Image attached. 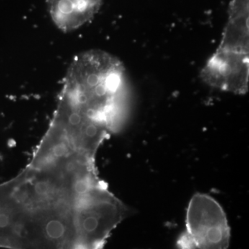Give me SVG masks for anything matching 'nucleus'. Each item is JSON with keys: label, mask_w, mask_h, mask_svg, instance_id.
I'll return each instance as SVG.
<instances>
[{"label": "nucleus", "mask_w": 249, "mask_h": 249, "mask_svg": "<svg viewBox=\"0 0 249 249\" xmlns=\"http://www.w3.org/2000/svg\"><path fill=\"white\" fill-rule=\"evenodd\" d=\"M201 77L210 86L244 94L248 91V53L233 51L218 52L204 67Z\"/></svg>", "instance_id": "4"}, {"label": "nucleus", "mask_w": 249, "mask_h": 249, "mask_svg": "<svg viewBox=\"0 0 249 249\" xmlns=\"http://www.w3.org/2000/svg\"><path fill=\"white\" fill-rule=\"evenodd\" d=\"M231 229L221 205L206 194L192 197L186 211V230L179 236V249H227Z\"/></svg>", "instance_id": "3"}, {"label": "nucleus", "mask_w": 249, "mask_h": 249, "mask_svg": "<svg viewBox=\"0 0 249 249\" xmlns=\"http://www.w3.org/2000/svg\"><path fill=\"white\" fill-rule=\"evenodd\" d=\"M0 212L8 249H101L116 219L98 174L59 162L28 163L0 183Z\"/></svg>", "instance_id": "1"}, {"label": "nucleus", "mask_w": 249, "mask_h": 249, "mask_svg": "<svg viewBox=\"0 0 249 249\" xmlns=\"http://www.w3.org/2000/svg\"><path fill=\"white\" fill-rule=\"evenodd\" d=\"M124 68L119 58L93 49L73 59L62 88L115 127L121 115Z\"/></svg>", "instance_id": "2"}, {"label": "nucleus", "mask_w": 249, "mask_h": 249, "mask_svg": "<svg viewBox=\"0 0 249 249\" xmlns=\"http://www.w3.org/2000/svg\"><path fill=\"white\" fill-rule=\"evenodd\" d=\"M103 0H48L54 24L65 33L79 29L94 18Z\"/></svg>", "instance_id": "5"}]
</instances>
